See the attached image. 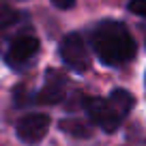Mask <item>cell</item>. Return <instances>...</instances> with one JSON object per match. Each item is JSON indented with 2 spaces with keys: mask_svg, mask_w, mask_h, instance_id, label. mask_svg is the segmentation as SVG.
Instances as JSON below:
<instances>
[{
  "mask_svg": "<svg viewBox=\"0 0 146 146\" xmlns=\"http://www.w3.org/2000/svg\"><path fill=\"white\" fill-rule=\"evenodd\" d=\"M39 39L32 35H19L15 36L13 41L9 43L7 47V54H5V60L11 69H26L28 64L32 62L36 54H39Z\"/></svg>",
  "mask_w": 146,
  "mask_h": 146,
  "instance_id": "cell-4",
  "label": "cell"
},
{
  "mask_svg": "<svg viewBox=\"0 0 146 146\" xmlns=\"http://www.w3.org/2000/svg\"><path fill=\"white\" fill-rule=\"evenodd\" d=\"M19 19V13L7 2H0V28H9Z\"/></svg>",
  "mask_w": 146,
  "mask_h": 146,
  "instance_id": "cell-8",
  "label": "cell"
},
{
  "mask_svg": "<svg viewBox=\"0 0 146 146\" xmlns=\"http://www.w3.org/2000/svg\"><path fill=\"white\" fill-rule=\"evenodd\" d=\"M92 47L103 64L120 67L135 54V41L123 22L105 19L92 32Z\"/></svg>",
  "mask_w": 146,
  "mask_h": 146,
  "instance_id": "cell-1",
  "label": "cell"
},
{
  "mask_svg": "<svg viewBox=\"0 0 146 146\" xmlns=\"http://www.w3.org/2000/svg\"><path fill=\"white\" fill-rule=\"evenodd\" d=\"M60 58L67 64L69 69H73L75 73H84L90 67V54H88V47L84 43V39L78 35V32H69L60 41Z\"/></svg>",
  "mask_w": 146,
  "mask_h": 146,
  "instance_id": "cell-3",
  "label": "cell"
},
{
  "mask_svg": "<svg viewBox=\"0 0 146 146\" xmlns=\"http://www.w3.org/2000/svg\"><path fill=\"white\" fill-rule=\"evenodd\" d=\"M52 5L64 11V9H71V7H75V0H52Z\"/></svg>",
  "mask_w": 146,
  "mask_h": 146,
  "instance_id": "cell-10",
  "label": "cell"
},
{
  "mask_svg": "<svg viewBox=\"0 0 146 146\" xmlns=\"http://www.w3.org/2000/svg\"><path fill=\"white\" fill-rule=\"evenodd\" d=\"M64 92H67V78L56 69H50L45 73V84L36 95V101L45 105H56L64 99Z\"/></svg>",
  "mask_w": 146,
  "mask_h": 146,
  "instance_id": "cell-6",
  "label": "cell"
},
{
  "mask_svg": "<svg viewBox=\"0 0 146 146\" xmlns=\"http://www.w3.org/2000/svg\"><path fill=\"white\" fill-rule=\"evenodd\" d=\"M50 131V116L41 112H32L17 120L15 133L24 144H39Z\"/></svg>",
  "mask_w": 146,
  "mask_h": 146,
  "instance_id": "cell-5",
  "label": "cell"
},
{
  "mask_svg": "<svg viewBox=\"0 0 146 146\" xmlns=\"http://www.w3.org/2000/svg\"><path fill=\"white\" fill-rule=\"evenodd\" d=\"M60 129L67 133H71V135L75 137H88L90 135V127H88L86 123H82V120H62L60 123Z\"/></svg>",
  "mask_w": 146,
  "mask_h": 146,
  "instance_id": "cell-7",
  "label": "cell"
},
{
  "mask_svg": "<svg viewBox=\"0 0 146 146\" xmlns=\"http://www.w3.org/2000/svg\"><path fill=\"white\" fill-rule=\"evenodd\" d=\"M127 7H129L131 13H135V15H140V17L146 19V0H131Z\"/></svg>",
  "mask_w": 146,
  "mask_h": 146,
  "instance_id": "cell-9",
  "label": "cell"
},
{
  "mask_svg": "<svg viewBox=\"0 0 146 146\" xmlns=\"http://www.w3.org/2000/svg\"><path fill=\"white\" fill-rule=\"evenodd\" d=\"M133 103H135V99H133L131 92L125 90V88H116L105 99H101V97H86L84 99V110H86V114L92 125L103 129L105 133H112L127 118Z\"/></svg>",
  "mask_w": 146,
  "mask_h": 146,
  "instance_id": "cell-2",
  "label": "cell"
}]
</instances>
